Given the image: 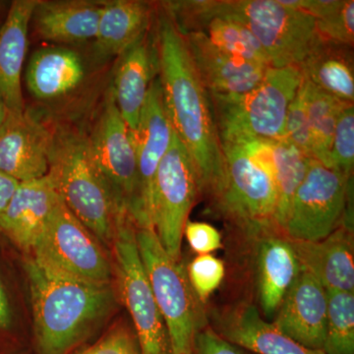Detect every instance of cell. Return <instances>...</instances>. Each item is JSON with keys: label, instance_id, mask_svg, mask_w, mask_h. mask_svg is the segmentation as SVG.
<instances>
[{"label": "cell", "instance_id": "cell-1", "mask_svg": "<svg viewBox=\"0 0 354 354\" xmlns=\"http://www.w3.org/2000/svg\"><path fill=\"white\" fill-rule=\"evenodd\" d=\"M160 7L155 37L165 111L192 158L201 192L213 195L223 174V153L208 92L195 70L183 34Z\"/></svg>", "mask_w": 354, "mask_h": 354}, {"label": "cell", "instance_id": "cell-2", "mask_svg": "<svg viewBox=\"0 0 354 354\" xmlns=\"http://www.w3.org/2000/svg\"><path fill=\"white\" fill-rule=\"evenodd\" d=\"M37 354H71L116 304L113 283H95L51 271L31 256L25 262Z\"/></svg>", "mask_w": 354, "mask_h": 354}, {"label": "cell", "instance_id": "cell-3", "mask_svg": "<svg viewBox=\"0 0 354 354\" xmlns=\"http://www.w3.org/2000/svg\"><path fill=\"white\" fill-rule=\"evenodd\" d=\"M65 206L111 249L122 216L95 165L87 135L76 130L55 132L48 171Z\"/></svg>", "mask_w": 354, "mask_h": 354}, {"label": "cell", "instance_id": "cell-4", "mask_svg": "<svg viewBox=\"0 0 354 354\" xmlns=\"http://www.w3.org/2000/svg\"><path fill=\"white\" fill-rule=\"evenodd\" d=\"M301 82L298 67H270L249 92L208 94L220 142L285 139L286 115Z\"/></svg>", "mask_w": 354, "mask_h": 354}, {"label": "cell", "instance_id": "cell-5", "mask_svg": "<svg viewBox=\"0 0 354 354\" xmlns=\"http://www.w3.org/2000/svg\"><path fill=\"white\" fill-rule=\"evenodd\" d=\"M221 4L252 32L274 68L299 67L324 41L315 18L286 0H221Z\"/></svg>", "mask_w": 354, "mask_h": 354}, {"label": "cell", "instance_id": "cell-6", "mask_svg": "<svg viewBox=\"0 0 354 354\" xmlns=\"http://www.w3.org/2000/svg\"><path fill=\"white\" fill-rule=\"evenodd\" d=\"M88 138L95 165L120 215L130 218L136 227H152L142 203L131 131L116 108L111 90Z\"/></svg>", "mask_w": 354, "mask_h": 354}, {"label": "cell", "instance_id": "cell-7", "mask_svg": "<svg viewBox=\"0 0 354 354\" xmlns=\"http://www.w3.org/2000/svg\"><path fill=\"white\" fill-rule=\"evenodd\" d=\"M220 143L223 174L213 194L218 208L250 232L276 227L278 195L271 171L249 155L241 143Z\"/></svg>", "mask_w": 354, "mask_h": 354}, {"label": "cell", "instance_id": "cell-8", "mask_svg": "<svg viewBox=\"0 0 354 354\" xmlns=\"http://www.w3.org/2000/svg\"><path fill=\"white\" fill-rule=\"evenodd\" d=\"M136 239L153 297L167 327L172 354H193L197 313L187 276L178 262L165 252L152 227H136Z\"/></svg>", "mask_w": 354, "mask_h": 354}, {"label": "cell", "instance_id": "cell-9", "mask_svg": "<svg viewBox=\"0 0 354 354\" xmlns=\"http://www.w3.org/2000/svg\"><path fill=\"white\" fill-rule=\"evenodd\" d=\"M30 254L39 264L64 276L88 283H113V265L106 248L62 199Z\"/></svg>", "mask_w": 354, "mask_h": 354}, {"label": "cell", "instance_id": "cell-10", "mask_svg": "<svg viewBox=\"0 0 354 354\" xmlns=\"http://www.w3.org/2000/svg\"><path fill=\"white\" fill-rule=\"evenodd\" d=\"M111 249L113 274L131 316L141 354H172L167 327L140 256L136 225L130 218L118 221Z\"/></svg>", "mask_w": 354, "mask_h": 354}, {"label": "cell", "instance_id": "cell-11", "mask_svg": "<svg viewBox=\"0 0 354 354\" xmlns=\"http://www.w3.org/2000/svg\"><path fill=\"white\" fill-rule=\"evenodd\" d=\"M201 193L192 158L174 131L171 147L153 179L151 223L165 252L176 262L188 216Z\"/></svg>", "mask_w": 354, "mask_h": 354}, {"label": "cell", "instance_id": "cell-12", "mask_svg": "<svg viewBox=\"0 0 354 354\" xmlns=\"http://www.w3.org/2000/svg\"><path fill=\"white\" fill-rule=\"evenodd\" d=\"M351 176L312 160L298 186L283 230L295 241H319L342 225L348 209Z\"/></svg>", "mask_w": 354, "mask_h": 354}, {"label": "cell", "instance_id": "cell-13", "mask_svg": "<svg viewBox=\"0 0 354 354\" xmlns=\"http://www.w3.org/2000/svg\"><path fill=\"white\" fill-rule=\"evenodd\" d=\"M181 34L200 32L220 50L234 57L270 66L259 41L248 28L230 15L221 1L190 0L162 2Z\"/></svg>", "mask_w": 354, "mask_h": 354}, {"label": "cell", "instance_id": "cell-14", "mask_svg": "<svg viewBox=\"0 0 354 354\" xmlns=\"http://www.w3.org/2000/svg\"><path fill=\"white\" fill-rule=\"evenodd\" d=\"M55 132L27 109L7 113L0 127V169L18 183L48 174Z\"/></svg>", "mask_w": 354, "mask_h": 354}, {"label": "cell", "instance_id": "cell-15", "mask_svg": "<svg viewBox=\"0 0 354 354\" xmlns=\"http://www.w3.org/2000/svg\"><path fill=\"white\" fill-rule=\"evenodd\" d=\"M131 134L138 162L142 203L147 218L152 227L151 202L153 179L158 165L171 147L174 135L162 101L158 74L151 83L145 104L140 113L138 124Z\"/></svg>", "mask_w": 354, "mask_h": 354}, {"label": "cell", "instance_id": "cell-16", "mask_svg": "<svg viewBox=\"0 0 354 354\" xmlns=\"http://www.w3.org/2000/svg\"><path fill=\"white\" fill-rule=\"evenodd\" d=\"M327 317V290L301 269L272 324L305 348L323 351Z\"/></svg>", "mask_w": 354, "mask_h": 354}, {"label": "cell", "instance_id": "cell-17", "mask_svg": "<svg viewBox=\"0 0 354 354\" xmlns=\"http://www.w3.org/2000/svg\"><path fill=\"white\" fill-rule=\"evenodd\" d=\"M195 70L208 94L239 95L257 87L270 67L220 50L200 32L183 34Z\"/></svg>", "mask_w": 354, "mask_h": 354}, {"label": "cell", "instance_id": "cell-18", "mask_svg": "<svg viewBox=\"0 0 354 354\" xmlns=\"http://www.w3.org/2000/svg\"><path fill=\"white\" fill-rule=\"evenodd\" d=\"M60 199L48 174L20 183L0 214V232L21 250L31 253Z\"/></svg>", "mask_w": 354, "mask_h": 354}, {"label": "cell", "instance_id": "cell-19", "mask_svg": "<svg viewBox=\"0 0 354 354\" xmlns=\"http://www.w3.org/2000/svg\"><path fill=\"white\" fill-rule=\"evenodd\" d=\"M150 30L118 57L111 88L116 108L131 131L138 124L149 88L158 74L156 37Z\"/></svg>", "mask_w": 354, "mask_h": 354}, {"label": "cell", "instance_id": "cell-20", "mask_svg": "<svg viewBox=\"0 0 354 354\" xmlns=\"http://www.w3.org/2000/svg\"><path fill=\"white\" fill-rule=\"evenodd\" d=\"M351 220L319 241H290L300 268L311 274L326 290L353 292L354 259Z\"/></svg>", "mask_w": 354, "mask_h": 354}, {"label": "cell", "instance_id": "cell-21", "mask_svg": "<svg viewBox=\"0 0 354 354\" xmlns=\"http://www.w3.org/2000/svg\"><path fill=\"white\" fill-rule=\"evenodd\" d=\"M39 0H16L0 28V97L13 113L25 111L22 71L28 50V32Z\"/></svg>", "mask_w": 354, "mask_h": 354}, {"label": "cell", "instance_id": "cell-22", "mask_svg": "<svg viewBox=\"0 0 354 354\" xmlns=\"http://www.w3.org/2000/svg\"><path fill=\"white\" fill-rule=\"evenodd\" d=\"M83 58L65 46H46L32 53L25 81L32 97L53 102L67 97L85 80Z\"/></svg>", "mask_w": 354, "mask_h": 354}, {"label": "cell", "instance_id": "cell-23", "mask_svg": "<svg viewBox=\"0 0 354 354\" xmlns=\"http://www.w3.org/2000/svg\"><path fill=\"white\" fill-rule=\"evenodd\" d=\"M102 1L39 0L32 21L44 41L60 44H81L95 39Z\"/></svg>", "mask_w": 354, "mask_h": 354}, {"label": "cell", "instance_id": "cell-24", "mask_svg": "<svg viewBox=\"0 0 354 354\" xmlns=\"http://www.w3.org/2000/svg\"><path fill=\"white\" fill-rule=\"evenodd\" d=\"M218 330L227 341L258 354H326L290 339L265 321L253 305H241L228 312L218 322Z\"/></svg>", "mask_w": 354, "mask_h": 354}, {"label": "cell", "instance_id": "cell-25", "mask_svg": "<svg viewBox=\"0 0 354 354\" xmlns=\"http://www.w3.org/2000/svg\"><path fill=\"white\" fill-rule=\"evenodd\" d=\"M152 6L138 0L102 1L97 35L95 55L101 59L120 57L152 25Z\"/></svg>", "mask_w": 354, "mask_h": 354}, {"label": "cell", "instance_id": "cell-26", "mask_svg": "<svg viewBox=\"0 0 354 354\" xmlns=\"http://www.w3.org/2000/svg\"><path fill=\"white\" fill-rule=\"evenodd\" d=\"M241 144L249 155L269 169L274 177L278 195L274 223L277 228L283 230L291 200L304 180L313 158L305 155L285 139L257 140Z\"/></svg>", "mask_w": 354, "mask_h": 354}, {"label": "cell", "instance_id": "cell-27", "mask_svg": "<svg viewBox=\"0 0 354 354\" xmlns=\"http://www.w3.org/2000/svg\"><path fill=\"white\" fill-rule=\"evenodd\" d=\"M260 301L266 315L274 316L299 274V261L288 239L269 237L259 250Z\"/></svg>", "mask_w": 354, "mask_h": 354}, {"label": "cell", "instance_id": "cell-28", "mask_svg": "<svg viewBox=\"0 0 354 354\" xmlns=\"http://www.w3.org/2000/svg\"><path fill=\"white\" fill-rule=\"evenodd\" d=\"M302 78L342 102L353 104L354 76L351 46L324 39L299 67Z\"/></svg>", "mask_w": 354, "mask_h": 354}, {"label": "cell", "instance_id": "cell-29", "mask_svg": "<svg viewBox=\"0 0 354 354\" xmlns=\"http://www.w3.org/2000/svg\"><path fill=\"white\" fill-rule=\"evenodd\" d=\"M301 88L313 139V158L330 167V150L335 125L342 111L353 104L341 101L304 78Z\"/></svg>", "mask_w": 354, "mask_h": 354}, {"label": "cell", "instance_id": "cell-30", "mask_svg": "<svg viewBox=\"0 0 354 354\" xmlns=\"http://www.w3.org/2000/svg\"><path fill=\"white\" fill-rule=\"evenodd\" d=\"M292 6L315 18L324 39L353 46V0H292Z\"/></svg>", "mask_w": 354, "mask_h": 354}, {"label": "cell", "instance_id": "cell-31", "mask_svg": "<svg viewBox=\"0 0 354 354\" xmlns=\"http://www.w3.org/2000/svg\"><path fill=\"white\" fill-rule=\"evenodd\" d=\"M328 317L323 351L354 354L353 292L327 290Z\"/></svg>", "mask_w": 354, "mask_h": 354}, {"label": "cell", "instance_id": "cell-32", "mask_svg": "<svg viewBox=\"0 0 354 354\" xmlns=\"http://www.w3.org/2000/svg\"><path fill=\"white\" fill-rule=\"evenodd\" d=\"M354 164V108L349 104L342 111L333 136L330 167L351 176Z\"/></svg>", "mask_w": 354, "mask_h": 354}, {"label": "cell", "instance_id": "cell-33", "mask_svg": "<svg viewBox=\"0 0 354 354\" xmlns=\"http://www.w3.org/2000/svg\"><path fill=\"white\" fill-rule=\"evenodd\" d=\"M225 268L223 261L212 255H199L188 266L187 279L191 288L198 298L207 301L225 278Z\"/></svg>", "mask_w": 354, "mask_h": 354}, {"label": "cell", "instance_id": "cell-34", "mask_svg": "<svg viewBox=\"0 0 354 354\" xmlns=\"http://www.w3.org/2000/svg\"><path fill=\"white\" fill-rule=\"evenodd\" d=\"M285 140L309 158H314L313 139L307 118L301 85L288 109L285 125Z\"/></svg>", "mask_w": 354, "mask_h": 354}, {"label": "cell", "instance_id": "cell-35", "mask_svg": "<svg viewBox=\"0 0 354 354\" xmlns=\"http://www.w3.org/2000/svg\"><path fill=\"white\" fill-rule=\"evenodd\" d=\"M74 354H141L134 330L116 323L97 342Z\"/></svg>", "mask_w": 354, "mask_h": 354}, {"label": "cell", "instance_id": "cell-36", "mask_svg": "<svg viewBox=\"0 0 354 354\" xmlns=\"http://www.w3.org/2000/svg\"><path fill=\"white\" fill-rule=\"evenodd\" d=\"M183 235L192 250L199 255L211 254L223 246L220 232L209 223L187 221Z\"/></svg>", "mask_w": 354, "mask_h": 354}, {"label": "cell", "instance_id": "cell-37", "mask_svg": "<svg viewBox=\"0 0 354 354\" xmlns=\"http://www.w3.org/2000/svg\"><path fill=\"white\" fill-rule=\"evenodd\" d=\"M194 351L197 354H243L211 328L197 332Z\"/></svg>", "mask_w": 354, "mask_h": 354}, {"label": "cell", "instance_id": "cell-38", "mask_svg": "<svg viewBox=\"0 0 354 354\" xmlns=\"http://www.w3.org/2000/svg\"><path fill=\"white\" fill-rule=\"evenodd\" d=\"M19 183L0 169V214L6 208Z\"/></svg>", "mask_w": 354, "mask_h": 354}, {"label": "cell", "instance_id": "cell-39", "mask_svg": "<svg viewBox=\"0 0 354 354\" xmlns=\"http://www.w3.org/2000/svg\"><path fill=\"white\" fill-rule=\"evenodd\" d=\"M11 325H12V313H11L10 304L3 286L0 283V330H9Z\"/></svg>", "mask_w": 354, "mask_h": 354}, {"label": "cell", "instance_id": "cell-40", "mask_svg": "<svg viewBox=\"0 0 354 354\" xmlns=\"http://www.w3.org/2000/svg\"><path fill=\"white\" fill-rule=\"evenodd\" d=\"M7 113H8V109H7L6 102L0 97V127H1L3 121L6 120Z\"/></svg>", "mask_w": 354, "mask_h": 354}]
</instances>
